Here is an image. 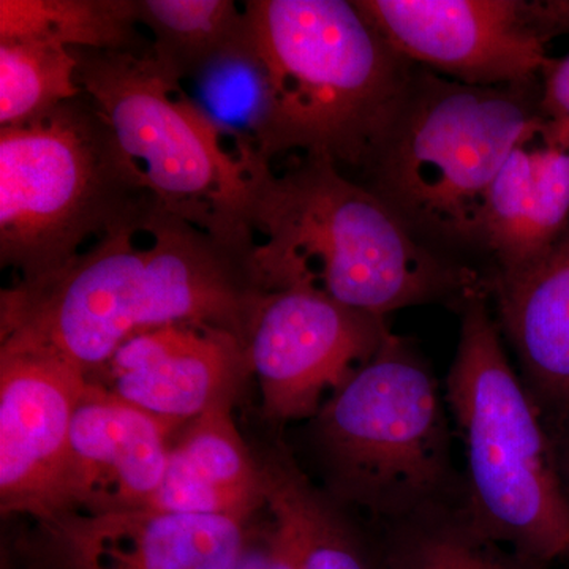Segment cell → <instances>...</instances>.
Wrapping results in <instances>:
<instances>
[{
  "mask_svg": "<svg viewBox=\"0 0 569 569\" xmlns=\"http://www.w3.org/2000/svg\"><path fill=\"white\" fill-rule=\"evenodd\" d=\"M468 296L445 385L466 452L460 505L475 529L537 565L569 556V501L552 438L488 306Z\"/></svg>",
  "mask_w": 569,
  "mask_h": 569,
  "instance_id": "cell-4",
  "label": "cell"
},
{
  "mask_svg": "<svg viewBox=\"0 0 569 569\" xmlns=\"http://www.w3.org/2000/svg\"><path fill=\"white\" fill-rule=\"evenodd\" d=\"M475 529L459 501L392 523L385 531L383 569H530L533 561Z\"/></svg>",
  "mask_w": 569,
  "mask_h": 569,
  "instance_id": "cell-21",
  "label": "cell"
},
{
  "mask_svg": "<svg viewBox=\"0 0 569 569\" xmlns=\"http://www.w3.org/2000/svg\"><path fill=\"white\" fill-rule=\"evenodd\" d=\"M163 209L86 93L0 129V264L36 283L92 241L148 233Z\"/></svg>",
  "mask_w": 569,
  "mask_h": 569,
  "instance_id": "cell-5",
  "label": "cell"
},
{
  "mask_svg": "<svg viewBox=\"0 0 569 569\" xmlns=\"http://www.w3.org/2000/svg\"><path fill=\"white\" fill-rule=\"evenodd\" d=\"M539 111L533 84L485 88L417 67L366 187L415 234L479 246L490 187Z\"/></svg>",
  "mask_w": 569,
  "mask_h": 569,
  "instance_id": "cell-7",
  "label": "cell"
},
{
  "mask_svg": "<svg viewBox=\"0 0 569 569\" xmlns=\"http://www.w3.org/2000/svg\"><path fill=\"white\" fill-rule=\"evenodd\" d=\"M257 264L269 291L307 284L367 313L451 302L489 290L467 266L445 260L369 187L335 163L305 157L277 174L260 156L241 157Z\"/></svg>",
  "mask_w": 569,
  "mask_h": 569,
  "instance_id": "cell-2",
  "label": "cell"
},
{
  "mask_svg": "<svg viewBox=\"0 0 569 569\" xmlns=\"http://www.w3.org/2000/svg\"><path fill=\"white\" fill-rule=\"evenodd\" d=\"M173 433L170 426L89 381L71 422L52 516L151 507Z\"/></svg>",
  "mask_w": 569,
  "mask_h": 569,
  "instance_id": "cell-14",
  "label": "cell"
},
{
  "mask_svg": "<svg viewBox=\"0 0 569 569\" xmlns=\"http://www.w3.org/2000/svg\"><path fill=\"white\" fill-rule=\"evenodd\" d=\"M89 378L40 348L0 343V511L54 515L71 422Z\"/></svg>",
  "mask_w": 569,
  "mask_h": 569,
  "instance_id": "cell-11",
  "label": "cell"
},
{
  "mask_svg": "<svg viewBox=\"0 0 569 569\" xmlns=\"http://www.w3.org/2000/svg\"><path fill=\"white\" fill-rule=\"evenodd\" d=\"M403 59L440 77L485 86H530L569 33V2L356 0Z\"/></svg>",
  "mask_w": 569,
  "mask_h": 569,
  "instance_id": "cell-9",
  "label": "cell"
},
{
  "mask_svg": "<svg viewBox=\"0 0 569 569\" xmlns=\"http://www.w3.org/2000/svg\"><path fill=\"white\" fill-rule=\"evenodd\" d=\"M389 332L387 318L358 312L307 284L268 291L247 342L263 417L276 425L316 417Z\"/></svg>",
  "mask_w": 569,
  "mask_h": 569,
  "instance_id": "cell-10",
  "label": "cell"
},
{
  "mask_svg": "<svg viewBox=\"0 0 569 569\" xmlns=\"http://www.w3.org/2000/svg\"><path fill=\"white\" fill-rule=\"evenodd\" d=\"M569 223V137L541 111L490 187L479 247L507 274L545 253Z\"/></svg>",
  "mask_w": 569,
  "mask_h": 569,
  "instance_id": "cell-15",
  "label": "cell"
},
{
  "mask_svg": "<svg viewBox=\"0 0 569 569\" xmlns=\"http://www.w3.org/2000/svg\"><path fill=\"white\" fill-rule=\"evenodd\" d=\"M236 569H299L293 549L271 520L269 529L250 531L249 542Z\"/></svg>",
  "mask_w": 569,
  "mask_h": 569,
  "instance_id": "cell-23",
  "label": "cell"
},
{
  "mask_svg": "<svg viewBox=\"0 0 569 569\" xmlns=\"http://www.w3.org/2000/svg\"><path fill=\"white\" fill-rule=\"evenodd\" d=\"M234 402L219 403L189 422L171 443L153 509L250 520L266 508L260 458L236 426Z\"/></svg>",
  "mask_w": 569,
  "mask_h": 569,
  "instance_id": "cell-17",
  "label": "cell"
},
{
  "mask_svg": "<svg viewBox=\"0 0 569 569\" xmlns=\"http://www.w3.org/2000/svg\"><path fill=\"white\" fill-rule=\"evenodd\" d=\"M73 51L48 40L0 41V129L43 118L82 96Z\"/></svg>",
  "mask_w": 569,
  "mask_h": 569,
  "instance_id": "cell-22",
  "label": "cell"
},
{
  "mask_svg": "<svg viewBox=\"0 0 569 569\" xmlns=\"http://www.w3.org/2000/svg\"><path fill=\"white\" fill-rule=\"evenodd\" d=\"M138 233L108 236L59 274L0 293V343L40 348L92 376L141 332L173 323L216 326L249 342L268 288L258 242L219 238L160 212Z\"/></svg>",
  "mask_w": 569,
  "mask_h": 569,
  "instance_id": "cell-1",
  "label": "cell"
},
{
  "mask_svg": "<svg viewBox=\"0 0 569 569\" xmlns=\"http://www.w3.org/2000/svg\"><path fill=\"white\" fill-rule=\"evenodd\" d=\"M497 323L549 433L569 410V223L529 264L492 276Z\"/></svg>",
  "mask_w": 569,
  "mask_h": 569,
  "instance_id": "cell-16",
  "label": "cell"
},
{
  "mask_svg": "<svg viewBox=\"0 0 569 569\" xmlns=\"http://www.w3.org/2000/svg\"><path fill=\"white\" fill-rule=\"evenodd\" d=\"M137 0H0V41L48 40L67 50L149 54Z\"/></svg>",
  "mask_w": 569,
  "mask_h": 569,
  "instance_id": "cell-19",
  "label": "cell"
},
{
  "mask_svg": "<svg viewBox=\"0 0 569 569\" xmlns=\"http://www.w3.org/2000/svg\"><path fill=\"white\" fill-rule=\"evenodd\" d=\"M539 110L569 137V51L563 58L552 59L542 73Z\"/></svg>",
  "mask_w": 569,
  "mask_h": 569,
  "instance_id": "cell-24",
  "label": "cell"
},
{
  "mask_svg": "<svg viewBox=\"0 0 569 569\" xmlns=\"http://www.w3.org/2000/svg\"><path fill=\"white\" fill-rule=\"evenodd\" d=\"M36 522L51 569H236L250 537L244 520L153 508Z\"/></svg>",
  "mask_w": 569,
  "mask_h": 569,
  "instance_id": "cell-12",
  "label": "cell"
},
{
  "mask_svg": "<svg viewBox=\"0 0 569 569\" xmlns=\"http://www.w3.org/2000/svg\"><path fill=\"white\" fill-rule=\"evenodd\" d=\"M250 43L269 114L261 157L299 151L366 170L406 100L417 66L346 0H249Z\"/></svg>",
  "mask_w": 569,
  "mask_h": 569,
  "instance_id": "cell-3",
  "label": "cell"
},
{
  "mask_svg": "<svg viewBox=\"0 0 569 569\" xmlns=\"http://www.w3.org/2000/svg\"><path fill=\"white\" fill-rule=\"evenodd\" d=\"M71 51L82 91L160 208L219 238L257 241L246 164L183 82L152 52Z\"/></svg>",
  "mask_w": 569,
  "mask_h": 569,
  "instance_id": "cell-8",
  "label": "cell"
},
{
  "mask_svg": "<svg viewBox=\"0 0 569 569\" xmlns=\"http://www.w3.org/2000/svg\"><path fill=\"white\" fill-rule=\"evenodd\" d=\"M253 376L249 351L216 326L173 323L127 340L89 381L178 430L236 400Z\"/></svg>",
  "mask_w": 569,
  "mask_h": 569,
  "instance_id": "cell-13",
  "label": "cell"
},
{
  "mask_svg": "<svg viewBox=\"0 0 569 569\" xmlns=\"http://www.w3.org/2000/svg\"><path fill=\"white\" fill-rule=\"evenodd\" d=\"M550 438H552L553 451H556L561 486H563L565 493H567L569 501V410L563 415V418L552 427Z\"/></svg>",
  "mask_w": 569,
  "mask_h": 569,
  "instance_id": "cell-25",
  "label": "cell"
},
{
  "mask_svg": "<svg viewBox=\"0 0 569 569\" xmlns=\"http://www.w3.org/2000/svg\"><path fill=\"white\" fill-rule=\"evenodd\" d=\"M260 463L266 509L299 569H372L336 501L310 482L287 449H269Z\"/></svg>",
  "mask_w": 569,
  "mask_h": 569,
  "instance_id": "cell-18",
  "label": "cell"
},
{
  "mask_svg": "<svg viewBox=\"0 0 569 569\" xmlns=\"http://www.w3.org/2000/svg\"><path fill=\"white\" fill-rule=\"evenodd\" d=\"M152 54L179 81H192L249 39L244 7L233 0H137Z\"/></svg>",
  "mask_w": 569,
  "mask_h": 569,
  "instance_id": "cell-20",
  "label": "cell"
},
{
  "mask_svg": "<svg viewBox=\"0 0 569 569\" xmlns=\"http://www.w3.org/2000/svg\"><path fill=\"white\" fill-rule=\"evenodd\" d=\"M451 425L445 388L389 332L313 417L326 493L385 527L459 501Z\"/></svg>",
  "mask_w": 569,
  "mask_h": 569,
  "instance_id": "cell-6",
  "label": "cell"
}]
</instances>
